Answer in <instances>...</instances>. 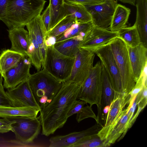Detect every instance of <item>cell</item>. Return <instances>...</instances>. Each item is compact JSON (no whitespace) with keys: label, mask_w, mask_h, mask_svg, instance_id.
<instances>
[{"label":"cell","mask_w":147,"mask_h":147,"mask_svg":"<svg viewBox=\"0 0 147 147\" xmlns=\"http://www.w3.org/2000/svg\"><path fill=\"white\" fill-rule=\"evenodd\" d=\"M81 86L68 80L62 82L61 88L51 102L41 110L38 117L42 134L49 136L62 127L68 118V113L77 100Z\"/></svg>","instance_id":"cell-1"},{"label":"cell","mask_w":147,"mask_h":147,"mask_svg":"<svg viewBox=\"0 0 147 147\" xmlns=\"http://www.w3.org/2000/svg\"><path fill=\"white\" fill-rule=\"evenodd\" d=\"M46 2L45 0H9L5 15L1 20L9 29L24 28L41 15Z\"/></svg>","instance_id":"cell-2"},{"label":"cell","mask_w":147,"mask_h":147,"mask_svg":"<svg viewBox=\"0 0 147 147\" xmlns=\"http://www.w3.org/2000/svg\"><path fill=\"white\" fill-rule=\"evenodd\" d=\"M28 80L35 99L41 109L51 102L62 85L61 81L45 69L30 74Z\"/></svg>","instance_id":"cell-3"},{"label":"cell","mask_w":147,"mask_h":147,"mask_svg":"<svg viewBox=\"0 0 147 147\" xmlns=\"http://www.w3.org/2000/svg\"><path fill=\"white\" fill-rule=\"evenodd\" d=\"M110 45L119 70L123 93L129 94L137 80L132 69L127 45L118 37L112 41Z\"/></svg>","instance_id":"cell-4"},{"label":"cell","mask_w":147,"mask_h":147,"mask_svg":"<svg viewBox=\"0 0 147 147\" xmlns=\"http://www.w3.org/2000/svg\"><path fill=\"white\" fill-rule=\"evenodd\" d=\"M102 65L100 61L95 64L81 85L77 99L88 103L90 107L99 106L102 92Z\"/></svg>","instance_id":"cell-5"},{"label":"cell","mask_w":147,"mask_h":147,"mask_svg":"<svg viewBox=\"0 0 147 147\" xmlns=\"http://www.w3.org/2000/svg\"><path fill=\"white\" fill-rule=\"evenodd\" d=\"M75 58L69 57L61 53L55 49L54 45L47 47L44 69L63 82L69 77Z\"/></svg>","instance_id":"cell-6"},{"label":"cell","mask_w":147,"mask_h":147,"mask_svg":"<svg viewBox=\"0 0 147 147\" xmlns=\"http://www.w3.org/2000/svg\"><path fill=\"white\" fill-rule=\"evenodd\" d=\"M130 95L115 91L114 98L110 105L109 111L102 128L97 134L101 140H105L122 116L124 110L128 104Z\"/></svg>","instance_id":"cell-7"},{"label":"cell","mask_w":147,"mask_h":147,"mask_svg":"<svg viewBox=\"0 0 147 147\" xmlns=\"http://www.w3.org/2000/svg\"><path fill=\"white\" fill-rule=\"evenodd\" d=\"M8 119L12 121L13 132L16 138L21 142L32 143L40 132L41 126L38 117H23Z\"/></svg>","instance_id":"cell-8"},{"label":"cell","mask_w":147,"mask_h":147,"mask_svg":"<svg viewBox=\"0 0 147 147\" xmlns=\"http://www.w3.org/2000/svg\"><path fill=\"white\" fill-rule=\"evenodd\" d=\"M103 126L96 123L91 127L80 131H75L64 135H58L50 138V147H75L81 142L98 136L97 134Z\"/></svg>","instance_id":"cell-9"},{"label":"cell","mask_w":147,"mask_h":147,"mask_svg":"<svg viewBox=\"0 0 147 147\" xmlns=\"http://www.w3.org/2000/svg\"><path fill=\"white\" fill-rule=\"evenodd\" d=\"M118 32L93 26L86 34L79 48L92 52L109 44L118 37Z\"/></svg>","instance_id":"cell-10"},{"label":"cell","mask_w":147,"mask_h":147,"mask_svg":"<svg viewBox=\"0 0 147 147\" xmlns=\"http://www.w3.org/2000/svg\"><path fill=\"white\" fill-rule=\"evenodd\" d=\"M95 55L94 52L80 48L71 74L66 80L76 82L81 86L93 66Z\"/></svg>","instance_id":"cell-11"},{"label":"cell","mask_w":147,"mask_h":147,"mask_svg":"<svg viewBox=\"0 0 147 147\" xmlns=\"http://www.w3.org/2000/svg\"><path fill=\"white\" fill-rule=\"evenodd\" d=\"M94 53L105 69L115 91L123 94L119 70L110 43L98 49Z\"/></svg>","instance_id":"cell-12"},{"label":"cell","mask_w":147,"mask_h":147,"mask_svg":"<svg viewBox=\"0 0 147 147\" xmlns=\"http://www.w3.org/2000/svg\"><path fill=\"white\" fill-rule=\"evenodd\" d=\"M117 4V0H105L100 3L85 5L91 15L93 26L108 29Z\"/></svg>","instance_id":"cell-13"},{"label":"cell","mask_w":147,"mask_h":147,"mask_svg":"<svg viewBox=\"0 0 147 147\" xmlns=\"http://www.w3.org/2000/svg\"><path fill=\"white\" fill-rule=\"evenodd\" d=\"M6 92L11 101L13 107H31L41 111L35 99L28 80L14 88L8 89Z\"/></svg>","instance_id":"cell-14"},{"label":"cell","mask_w":147,"mask_h":147,"mask_svg":"<svg viewBox=\"0 0 147 147\" xmlns=\"http://www.w3.org/2000/svg\"><path fill=\"white\" fill-rule=\"evenodd\" d=\"M31 65L28 57L25 56L16 65L3 73V87L12 88L27 80L30 75Z\"/></svg>","instance_id":"cell-15"},{"label":"cell","mask_w":147,"mask_h":147,"mask_svg":"<svg viewBox=\"0 0 147 147\" xmlns=\"http://www.w3.org/2000/svg\"><path fill=\"white\" fill-rule=\"evenodd\" d=\"M123 114L116 125L104 140L106 147H109L117 140H121L131 127L130 122L134 115L137 104L135 101L131 106L128 104Z\"/></svg>","instance_id":"cell-16"},{"label":"cell","mask_w":147,"mask_h":147,"mask_svg":"<svg viewBox=\"0 0 147 147\" xmlns=\"http://www.w3.org/2000/svg\"><path fill=\"white\" fill-rule=\"evenodd\" d=\"M7 30L11 43L10 49L28 57L30 43L28 31L24 27L16 28Z\"/></svg>","instance_id":"cell-17"},{"label":"cell","mask_w":147,"mask_h":147,"mask_svg":"<svg viewBox=\"0 0 147 147\" xmlns=\"http://www.w3.org/2000/svg\"><path fill=\"white\" fill-rule=\"evenodd\" d=\"M127 46L133 71L137 81L147 64V48L141 43L134 47Z\"/></svg>","instance_id":"cell-18"},{"label":"cell","mask_w":147,"mask_h":147,"mask_svg":"<svg viewBox=\"0 0 147 147\" xmlns=\"http://www.w3.org/2000/svg\"><path fill=\"white\" fill-rule=\"evenodd\" d=\"M34 34L40 49L42 59V69L45 68L46 56L45 44L46 32L41 19V15L34 18L26 25Z\"/></svg>","instance_id":"cell-19"},{"label":"cell","mask_w":147,"mask_h":147,"mask_svg":"<svg viewBox=\"0 0 147 147\" xmlns=\"http://www.w3.org/2000/svg\"><path fill=\"white\" fill-rule=\"evenodd\" d=\"M136 15L134 24L141 44L147 48V0H136Z\"/></svg>","instance_id":"cell-20"},{"label":"cell","mask_w":147,"mask_h":147,"mask_svg":"<svg viewBox=\"0 0 147 147\" xmlns=\"http://www.w3.org/2000/svg\"><path fill=\"white\" fill-rule=\"evenodd\" d=\"M102 71V92L100 104L97 107V116L99 122L102 124L100 119H102V110L104 108L110 106L114 98L115 91L109 76L103 66Z\"/></svg>","instance_id":"cell-21"},{"label":"cell","mask_w":147,"mask_h":147,"mask_svg":"<svg viewBox=\"0 0 147 147\" xmlns=\"http://www.w3.org/2000/svg\"><path fill=\"white\" fill-rule=\"evenodd\" d=\"M40 111L38 109L31 107L0 106V117L8 119L23 117L36 118Z\"/></svg>","instance_id":"cell-22"},{"label":"cell","mask_w":147,"mask_h":147,"mask_svg":"<svg viewBox=\"0 0 147 147\" xmlns=\"http://www.w3.org/2000/svg\"><path fill=\"white\" fill-rule=\"evenodd\" d=\"M130 9L118 4L114 11L109 30L118 32L127 26L126 24L130 14Z\"/></svg>","instance_id":"cell-23"},{"label":"cell","mask_w":147,"mask_h":147,"mask_svg":"<svg viewBox=\"0 0 147 147\" xmlns=\"http://www.w3.org/2000/svg\"><path fill=\"white\" fill-rule=\"evenodd\" d=\"M87 103L86 102L81 100H76L68 113V117L76 114V119L78 123L86 118H91L94 119L96 123L102 124L100 123L92 107L88 105L84 106Z\"/></svg>","instance_id":"cell-24"},{"label":"cell","mask_w":147,"mask_h":147,"mask_svg":"<svg viewBox=\"0 0 147 147\" xmlns=\"http://www.w3.org/2000/svg\"><path fill=\"white\" fill-rule=\"evenodd\" d=\"M83 37L78 36L63 41L55 43V49L59 52L66 56L75 57L79 50V45Z\"/></svg>","instance_id":"cell-25"},{"label":"cell","mask_w":147,"mask_h":147,"mask_svg":"<svg viewBox=\"0 0 147 147\" xmlns=\"http://www.w3.org/2000/svg\"><path fill=\"white\" fill-rule=\"evenodd\" d=\"M93 26L92 21L86 23L77 22L62 34L55 37V43L59 42L78 36L84 37Z\"/></svg>","instance_id":"cell-26"},{"label":"cell","mask_w":147,"mask_h":147,"mask_svg":"<svg viewBox=\"0 0 147 147\" xmlns=\"http://www.w3.org/2000/svg\"><path fill=\"white\" fill-rule=\"evenodd\" d=\"M66 17L73 18L78 21L86 23L92 21V17L85 6L69 4L64 2Z\"/></svg>","instance_id":"cell-27"},{"label":"cell","mask_w":147,"mask_h":147,"mask_svg":"<svg viewBox=\"0 0 147 147\" xmlns=\"http://www.w3.org/2000/svg\"><path fill=\"white\" fill-rule=\"evenodd\" d=\"M25 56L10 49L3 51L0 55V72L2 75L16 65Z\"/></svg>","instance_id":"cell-28"},{"label":"cell","mask_w":147,"mask_h":147,"mask_svg":"<svg viewBox=\"0 0 147 147\" xmlns=\"http://www.w3.org/2000/svg\"><path fill=\"white\" fill-rule=\"evenodd\" d=\"M30 41L28 56L32 63L37 71L40 70L42 66V59L40 49L35 36L32 31L27 28Z\"/></svg>","instance_id":"cell-29"},{"label":"cell","mask_w":147,"mask_h":147,"mask_svg":"<svg viewBox=\"0 0 147 147\" xmlns=\"http://www.w3.org/2000/svg\"><path fill=\"white\" fill-rule=\"evenodd\" d=\"M118 37L130 47H135L141 43L138 32L135 24L131 26H126L119 31Z\"/></svg>","instance_id":"cell-30"},{"label":"cell","mask_w":147,"mask_h":147,"mask_svg":"<svg viewBox=\"0 0 147 147\" xmlns=\"http://www.w3.org/2000/svg\"><path fill=\"white\" fill-rule=\"evenodd\" d=\"M49 1L51 20L49 32L66 17L64 0H49Z\"/></svg>","instance_id":"cell-31"},{"label":"cell","mask_w":147,"mask_h":147,"mask_svg":"<svg viewBox=\"0 0 147 147\" xmlns=\"http://www.w3.org/2000/svg\"><path fill=\"white\" fill-rule=\"evenodd\" d=\"M78 22L73 18L66 17L46 34V38L49 37H55L58 36L64 32L72 25Z\"/></svg>","instance_id":"cell-32"},{"label":"cell","mask_w":147,"mask_h":147,"mask_svg":"<svg viewBox=\"0 0 147 147\" xmlns=\"http://www.w3.org/2000/svg\"><path fill=\"white\" fill-rule=\"evenodd\" d=\"M75 147H106L104 140L98 137L79 143Z\"/></svg>","instance_id":"cell-33"},{"label":"cell","mask_w":147,"mask_h":147,"mask_svg":"<svg viewBox=\"0 0 147 147\" xmlns=\"http://www.w3.org/2000/svg\"><path fill=\"white\" fill-rule=\"evenodd\" d=\"M135 101L137 105L144 109L147 103V87L144 86L137 95Z\"/></svg>","instance_id":"cell-34"},{"label":"cell","mask_w":147,"mask_h":147,"mask_svg":"<svg viewBox=\"0 0 147 147\" xmlns=\"http://www.w3.org/2000/svg\"><path fill=\"white\" fill-rule=\"evenodd\" d=\"M41 17L45 26L46 34L49 31L51 20L50 5L49 3L42 14H41Z\"/></svg>","instance_id":"cell-35"},{"label":"cell","mask_w":147,"mask_h":147,"mask_svg":"<svg viewBox=\"0 0 147 147\" xmlns=\"http://www.w3.org/2000/svg\"><path fill=\"white\" fill-rule=\"evenodd\" d=\"M0 106L13 107L11 101L4 90L2 82H0Z\"/></svg>","instance_id":"cell-36"},{"label":"cell","mask_w":147,"mask_h":147,"mask_svg":"<svg viewBox=\"0 0 147 147\" xmlns=\"http://www.w3.org/2000/svg\"><path fill=\"white\" fill-rule=\"evenodd\" d=\"M105 0H64L65 3L71 4H80L84 6L93 5L103 2Z\"/></svg>","instance_id":"cell-37"},{"label":"cell","mask_w":147,"mask_h":147,"mask_svg":"<svg viewBox=\"0 0 147 147\" xmlns=\"http://www.w3.org/2000/svg\"><path fill=\"white\" fill-rule=\"evenodd\" d=\"M12 121L7 119H0V133H3L10 131H13L11 126Z\"/></svg>","instance_id":"cell-38"},{"label":"cell","mask_w":147,"mask_h":147,"mask_svg":"<svg viewBox=\"0 0 147 147\" xmlns=\"http://www.w3.org/2000/svg\"><path fill=\"white\" fill-rule=\"evenodd\" d=\"M8 0H0V20H1L5 15Z\"/></svg>","instance_id":"cell-39"},{"label":"cell","mask_w":147,"mask_h":147,"mask_svg":"<svg viewBox=\"0 0 147 147\" xmlns=\"http://www.w3.org/2000/svg\"><path fill=\"white\" fill-rule=\"evenodd\" d=\"M123 3H128L133 6H136V0H118Z\"/></svg>","instance_id":"cell-40"},{"label":"cell","mask_w":147,"mask_h":147,"mask_svg":"<svg viewBox=\"0 0 147 147\" xmlns=\"http://www.w3.org/2000/svg\"><path fill=\"white\" fill-rule=\"evenodd\" d=\"M3 76L2 74L0 72V82H2L3 81Z\"/></svg>","instance_id":"cell-41"}]
</instances>
